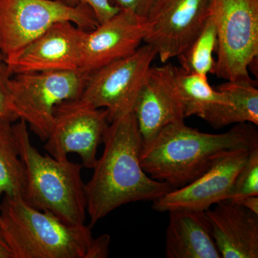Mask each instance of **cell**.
<instances>
[{
  "label": "cell",
  "mask_w": 258,
  "mask_h": 258,
  "mask_svg": "<svg viewBox=\"0 0 258 258\" xmlns=\"http://www.w3.org/2000/svg\"><path fill=\"white\" fill-rule=\"evenodd\" d=\"M150 24L128 10H120L109 20L86 32L80 69L91 74L132 55L144 42Z\"/></svg>",
  "instance_id": "13"
},
{
  "label": "cell",
  "mask_w": 258,
  "mask_h": 258,
  "mask_svg": "<svg viewBox=\"0 0 258 258\" xmlns=\"http://www.w3.org/2000/svg\"><path fill=\"white\" fill-rule=\"evenodd\" d=\"M258 147L255 125L237 123L228 132L208 134L184 124L166 126L142 147L141 165L148 175L174 189L198 179L228 151Z\"/></svg>",
  "instance_id": "2"
},
{
  "label": "cell",
  "mask_w": 258,
  "mask_h": 258,
  "mask_svg": "<svg viewBox=\"0 0 258 258\" xmlns=\"http://www.w3.org/2000/svg\"><path fill=\"white\" fill-rule=\"evenodd\" d=\"M211 0H161L154 10L144 42L154 47L163 64L178 57L202 31Z\"/></svg>",
  "instance_id": "10"
},
{
  "label": "cell",
  "mask_w": 258,
  "mask_h": 258,
  "mask_svg": "<svg viewBox=\"0 0 258 258\" xmlns=\"http://www.w3.org/2000/svg\"><path fill=\"white\" fill-rule=\"evenodd\" d=\"M0 258H13V254L0 232Z\"/></svg>",
  "instance_id": "26"
},
{
  "label": "cell",
  "mask_w": 258,
  "mask_h": 258,
  "mask_svg": "<svg viewBox=\"0 0 258 258\" xmlns=\"http://www.w3.org/2000/svg\"><path fill=\"white\" fill-rule=\"evenodd\" d=\"M103 143V154L84 186L91 228L122 205L154 202L174 190L148 175L141 165L142 139L133 111L112 120Z\"/></svg>",
  "instance_id": "1"
},
{
  "label": "cell",
  "mask_w": 258,
  "mask_h": 258,
  "mask_svg": "<svg viewBox=\"0 0 258 258\" xmlns=\"http://www.w3.org/2000/svg\"><path fill=\"white\" fill-rule=\"evenodd\" d=\"M119 10H128L149 21L151 15L161 0H110Z\"/></svg>",
  "instance_id": "24"
},
{
  "label": "cell",
  "mask_w": 258,
  "mask_h": 258,
  "mask_svg": "<svg viewBox=\"0 0 258 258\" xmlns=\"http://www.w3.org/2000/svg\"><path fill=\"white\" fill-rule=\"evenodd\" d=\"M11 75L4 60L0 61V123L13 124L19 120L12 105L9 87Z\"/></svg>",
  "instance_id": "22"
},
{
  "label": "cell",
  "mask_w": 258,
  "mask_h": 258,
  "mask_svg": "<svg viewBox=\"0 0 258 258\" xmlns=\"http://www.w3.org/2000/svg\"><path fill=\"white\" fill-rule=\"evenodd\" d=\"M59 1L70 7H76L80 4L88 5L94 12L99 24L109 20L120 10L112 4L110 0H59Z\"/></svg>",
  "instance_id": "23"
},
{
  "label": "cell",
  "mask_w": 258,
  "mask_h": 258,
  "mask_svg": "<svg viewBox=\"0 0 258 258\" xmlns=\"http://www.w3.org/2000/svg\"><path fill=\"white\" fill-rule=\"evenodd\" d=\"M87 32L71 22L54 23L16 55L4 60L10 74L80 69Z\"/></svg>",
  "instance_id": "11"
},
{
  "label": "cell",
  "mask_w": 258,
  "mask_h": 258,
  "mask_svg": "<svg viewBox=\"0 0 258 258\" xmlns=\"http://www.w3.org/2000/svg\"><path fill=\"white\" fill-rule=\"evenodd\" d=\"M69 21L86 31L99 25L87 5L70 7L59 0H0V53L11 58L57 22Z\"/></svg>",
  "instance_id": "7"
},
{
  "label": "cell",
  "mask_w": 258,
  "mask_h": 258,
  "mask_svg": "<svg viewBox=\"0 0 258 258\" xmlns=\"http://www.w3.org/2000/svg\"><path fill=\"white\" fill-rule=\"evenodd\" d=\"M4 60V58H3V56L2 55V54L0 53V61Z\"/></svg>",
  "instance_id": "27"
},
{
  "label": "cell",
  "mask_w": 258,
  "mask_h": 258,
  "mask_svg": "<svg viewBox=\"0 0 258 258\" xmlns=\"http://www.w3.org/2000/svg\"><path fill=\"white\" fill-rule=\"evenodd\" d=\"M235 203L242 205L244 208L258 215V196H249L240 199Z\"/></svg>",
  "instance_id": "25"
},
{
  "label": "cell",
  "mask_w": 258,
  "mask_h": 258,
  "mask_svg": "<svg viewBox=\"0 0 258 258\" xmlns=\"http://www.w3.org/2000/svg\"><path fill=\"white\" fill-rule=\"evenodd\" d=\"M0 232L13 258H106L111 242L106 234L93 237L85 224L32 208L21 196H3Z\"/></svg>",
  "instance_id": "3"
},
{
  "label": "cell",
  "mask_w": 258,
  "mask_h": 258,
  "mask_svg": "<svg viewBox=\"0 0 258 258\" xmlns=\"http://www.w3.org/2000/svg\"><path fill=\"white\" fill-rule=\"evenodd\" d=\"M255 81H231L217 87L232 102V106L224 112L214 125L220 128L232 124L249 123L258 125V90Z\"/></svg>",
  "instance_id": "18"
},
{
  "label": "cell",
  "mask_w": 258,
  "mask_h": 258,
  "mask_svg": "<svg viewBox=\"0 0 258 258\" xmlns=\"http://www.w3.org/2000/svg\"><path fill=\"white\" fill-rule=\"evenodd\" d=\"M25 178L13 123H0V196H23Z\"/></svg>",
  "instance_id": "19"
},
{
  "label": "cell",
  "mask_w": 258,
  "mask_h": 258,
  "mask_svg": "<svg viewBox=\"0 0 258 258\" xmlns=\"http://www.w3.org/2000/svg\"><path fill=\"white\" fill-rule=\"evenodd\" d=\"M169 213L166 257H222L205 212L172 210Z\"/></svg>",
  "instance_id": "16"
},
{
  "label": "cell",
  "mask_w": 258,
  "mask_h": 258,
  "mask_svg": "<svg viewBox=\"0 0 258 258\" xmlns=\"http://www.w3.org/2000/svg\"><path fill=\"white\" fill-rule=\"evenodd\" d=\"M157 51L149 44L132 55L115 61L90 74L81 99L95 108H105L108 120L133 111Z\"/></svg>",
  "instance_id": "8"
},
{
  "label": "cell",
  "mask_w": 258,
  "mask_h": 258,
  "mask_svg": "<svg viewBox=\"0 0 258 258\" xmlns=\"http://www.w3.org/2000/svg\"><path fill=\"white\" fill-rule=\"evenodd\" d=\"M210 16L217 32L213 74L254 81L249 71L258 55V0H211Z\"/></svg>",
  "instance_id": "5"
},
{
  "label": "cell",
  "mask_w": 258,
  "mask_h": 258,
  "mask_svg": "<svg viewBox=\"0 0 258 258\" xmlns=\"http://www.w3.org/2000/svg\"><path fill=\"white\" fill-rule=\"evenodd\" d=\"M13 130L26 176L24 201L37 210L50 212L67 223L85 224L87 211L82 164L40 154L32 145L23 120L13 123Z\"/></svg>",
  "instance_id": "4"
},
{
  "label": "cell",
  "mask_w": 258,
  "mask_h": 258,
  "mask_svg": "<svg viewBox=\"0 0 258 258\" xmlns=\"http://www.w3.org/2000/svg\"><path fill=\"white\" fill-rule=\"evenodd\" d=\"M133 112L142 137V147L150 143L167 125L184 122V109L173 86L168 64L151 66Z\"/></svg>",
  "instance_id": "14"
},
{
  "label": "cell",
  "mask_w": 258,
  "mask_h": 258,
  "mask_svg": "<svg viewBox=\"0 0 258 258\" xmlns=\"http://www.w3.org/2000/svg\"><path fill=\"white\" fill-rule=\"evenodd\" d=\"M89 76L81 69L13 75L9 82L13 109L45 142L53 123L54 108L81 98Z\"/></svg>",
  "instance_id": "6"
},
{
  "label": "cell",
  "mask_w": 258,
  "mask_h": 258,
  "mask_svg": "<svg viewBox=\"0 0 258 258\" xmlns=\"http://www.w3.org/2000/svg\"><path fill=\"white\" fill-rule=\"evenodd\" d=\"M250 150L235 149L222 154L211 166L191 183L172 190L153 202L156 211H207L216 204L228 200L237 174L243 167Z\"/></svg>",
  "instance_id": "12"
},
{
  "label": "cell",
  "mask_w": 258,
  "mask_h": 258,
  "mask_svg": "<svg viewBox=\"0 0 258 258\" xmlns=\"http://www.w3.org/2000/svg\"><path fill=\"white\" fill-rule=\"evenodd\" d=\"M168 66L185 118L197 115L210 123L224 108L232 106V102L225 93L210 86L208 76L186 72L171 63Z\"/></svg>",
  "instance_id": "17"
},
{
  "label": "cell",
  "mask_w": 258,
  "mask_h": 258,
  "mask_svg": "<svg viewBox=\"0 0 258 258\" xmlns=\"http://www.w3.org/2000/svg\"><path fill=\"white\" fill-rule=\"evenodd\" d=\"M217 50V32L212 17H209L205 26L192 43L179 56L180 67L188 73L208 76L214 74Z\"/></svg>",
  "instance_id": "20"
},
{
  "label": "cell",
  "mask_w": 258,
  "mask_h": 258,
  "mask_svg": "<svg viewBox=\"0 0 258 258\" xmlns=\"http://www.w3.org/2000/svg\"><path fill=\"white\" fill-rule=\"evenodd\" d=\"M53 115L44 149L51 157L61 160L68 159L69 154H77L83 167L93 169L98 148L110 123L108 111L78 98L59 103Z\"/></svg>",
  "instance_id": "9"
},
{
  "label": "cell",
  "mask_w": 258,
  "mask_h": 258,
  "mask_svg": "<svg viewBox=\"0 0 258 258\" xmlns=\"http://www.w3.org/2000/svg\"><path fill=\"white\" fill-rule=\"evenodd\" d=\"M249 196H258V147L249 152L236 177L228 200L236 202Z\"/></svg>",
  "instance_id": "21"
},
{
  "label": "cell",
  "mask_w": 258,
  "mask_h": 258,
  "mask_svg": "<svg viewBox=\"0 0 258 258\" xmlns=\"http://www.w3.org/2000/svg\"><path fill=\"white\" fill-rule=\"evenodd\" d=\"M205 213L222 257H258V215L228 200Z\"/></svg>",
  "instance_id": "15"
}]
</instances>
